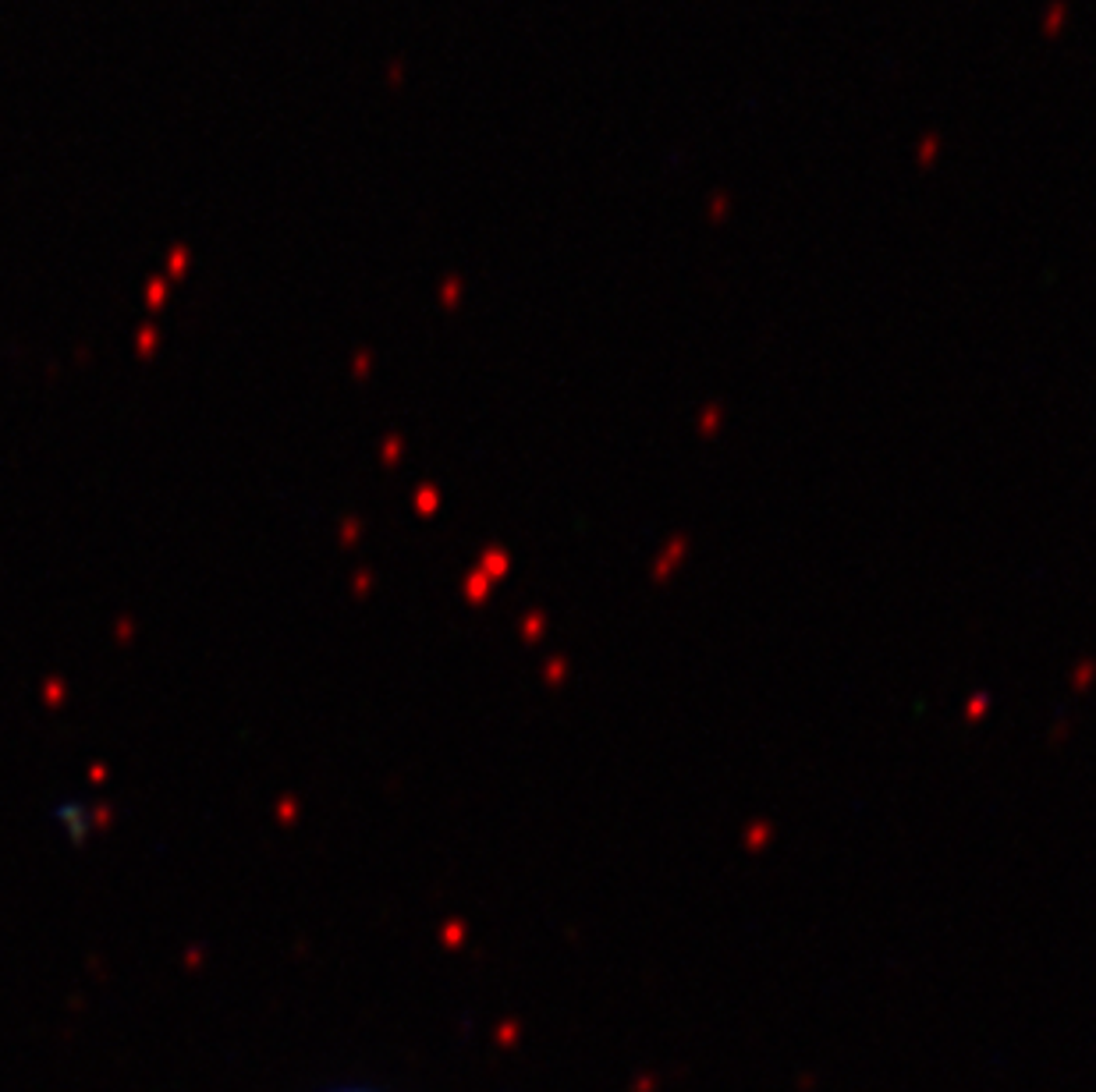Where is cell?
<instances>
[{
  "mask_svg": "<svg viewBox=\"0 0 1096 1092\" xmlns=\"http://www.w3.org/2000/svg\"><path fill=\"white\" fill-rule=\"evenodd\" d=\"M344 1092H366V1089H344Z\"/></svg>",
  "mask_w": 1096,
  "mask_h": 1092,
  "instance_id": "obj_1",
  "label": "cell"
}]
</instances>
